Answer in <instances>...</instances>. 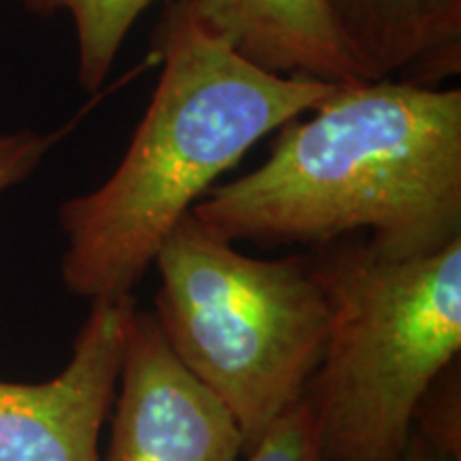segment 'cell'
Segmentation results:
<instances>
[{
	"label": "cell",
	"mask_w": 461,
	"mask_h": 461,
	"mask_svg": "<svg viewBox=\"0 0 461 461\" xmlns=\"http://www.w3.org/2000/svg\"><path fill=\"white\" fill-rule=\"evenodd\" d=\"M152 267L167 344L230 412L248 453L303 400L325 353L330 305L312 257H248L190 212Z\"/></svg>",
	"instance_id": "cell-4"
},
{
	"label": "cell",
	"mask_w": 461,
	"mask_h": 461,
	"mask_svg": "<svg viewBox=\"0 0 461 461\" xmlns=\"http://www.w3.org/2000/svg\"><path fill=\"white\" fill-rule=\"evenodd\" d=\"M157 51L163 71L122 160L58 210L62 280L90 302L132 295L167 235L222 173L342 88L250 65L193 20L186 0H171Z\"/></svg>",
	"instance_id": "cell-2"
},
{
	"label": "cell",
	"mask_w": 461,
	"mask_h": 461,
	"mask_svg": "<svg viewBox=\"0 0 461 461\" xmlns=\"http://www.w3.org/2000/svg\"><path fill=\"white\" fill-rule=\"evenodd\" d=\"M400 461H453V459H448L445 455L438 453L434 447H429L428 442L417 434V431H412L411 442H408L406 447V453L402 455Z\"/></svg>",
	"instance_id": "cell-13"
},
{
	"label": "cell",
	"mask_w": 461,
	"mask_h": 461,
	"mask_svg": "<svg viewBox=\"0 0 461 461\" xmlns=\"http://www.w3.org/2000/svg\"><path fill=\"white\" fill-rule=\"evenodd\" d=\"M58 140L60 132H0V194L31 177Z\"/></svg>",
	"instance_id": "cell-12"
},
{
	"label": "cell",
	"mask_w": 461,
	"mask_h": 461,
	"mask_svg": "<svg viewBox=\"0 0 461 461\" xmlns=\"http://www.w3.org/2000/svg\"><path fill=\"white\" fill-rule=\"evenodd\" d=\"M135 310V295L95 299L58 376L0 380V461H101Z\"/></svg>",
	"instance_id": "cell-5"
},
{
	"label": "cell",
	"mask_w": 461,
	"mask_h": 461,
	"mask_svg": "<svg viewBox=\"0 0 461 461\" xmlns=\"http://www.w3.org/2000/svg\"><path fill=\"white\" fill-rule=\"evenodd\" d=\"M103 461H240L244 436L173 355L152 312L137 308L126 336Z\"/></svg>",
	"instance_id": "cell-6"
},
{
	"label": "cell",
	"mask_w": 461,
	"mask_h": 461,
	"mask_svg": "<svg viewBox=\"0 0 461 461\" xmlns=\"http://www.w3.org/2000/svg\"><path fill=\"white\" fill-rule=\"evenodd\" d=\"M459 397V361H455L436 378L414 414V431L438 453L453 461L461 457Z\"/></svg>",
	"instance_id": "cell-10"
},
{
	"label": "cell",
	"mask_w": 461,
	"mask_h": 461,
	"mask_svg": "<svg viewBox=\"0 0 461 461\" xmlns=\"http://www.w3.org/2000/svg\"><path fill=\"white\" fill-rule=\"evenodd\" d=\"M244 457L246 461H325L305 397L276 420Z\"/></svg>",
	"instance_id": "cell-11"
},
{
	"label": "cell",
	"mask_w": 461,
	"mask_h": 461,
	"mask_svg": "<svg viewBox=\"0 0 461 461\" xmlns=\"http://www.w3.org/2000/svg\"><path fill=\"white\" fill-rule=\"evenodd\" d=\"M165 0H22L34 15L67 14L77 41V82L99 92L137 20ZM171 3V0H169Z\"/></svg>",
	"instance_id": "cell-9"
},
{
	"label": "cell",
	"mask_w": 461,
	"mask_h": 461,
	"mask_svg": "<svg viewBox=\"0 0 461 461\" xmlns=\"http://www.w3.org/2000/svg\"><path fill=\"white\" fill-rule=\"evenodd\" d=\"M367 82L434 86L461 71V0H325Z\"/></svg>",
	"instance_id": "cell-8"
},
{
	"label": "cell",
	"mask_w": 461,
	"mask_h": 461,
	"mask_svg": "<svg viewBox=\"0 0 461 461\" xmlns=\"http://www.w3.org/2000/svg\"><path fill=\"white\" fill-rule=\"evenodd\" d=\"M193 20L263 71L327 84L367 82L325 0H186Z\"/></svg>",
	"instance_id": "cell-7"
},
{
	"label": "cell",
	"mask_w": 461,
	"mask_h": 461,
	"mask_svg": "<svg viewBox=\"0 0 461 461\" xmlns=\"http://www.w3.org/2000/svg\"><path fill=\"white\" fill-rule=\"evenodd\" d=\"M193 216L222 240L322 246L367 233L384 258L461 238V90L342 86L282 126L265 163L214 186Z\"/></svg>",
	"instance_id": "cell-1"
},
{
	"label": "cell",
	"mask_w": 461,
	"mask_h": 461,
	"mask_svg": "<svg viewBox=\"0 0 461 461\" xmlns=\"http://www.w3.org/2000/svg\"><path fill=\"white\" fill-rule=\"evenodd\" d=\"M310 257L330 305L325 353L305 391L322 459L400 461L420 400L459 361L461 238L412 258L342 238Z\"/></svg>",
	"instance_id": "cell-3"
}]
</instances>
